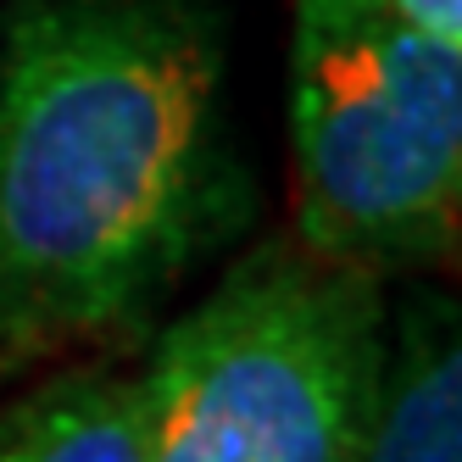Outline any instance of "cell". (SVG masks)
Masks as SVG:
<instances>
[{"instance_id":"3","label":"cell","mask_w":462,"mask_h":462,"mask_svg":"<svg viewBox=\"0 0 462 462\" xmlns=\"http://www.w3.org/2000/svg\"><path fill=\"white\" fill-rule=\"evenodd\" d=\"M295 240L351 268H407L457 245L462 51L368 0H295L290 28Z\"/></svg>"},{"instance_id":"2","label":"cell","mask_w":462,"mask_h":462,"mask_svg":"<svg viewBox=\"0 0 462 462\" xmlns=\"http://www.w3.org/2000/svg\"><path fill=\"white\" fill-rule=\"evenodd\" d=\"M390 351L384 284L268 240L156 340L151 462H351Z\"/></svg>"},{"instance_id":"5","label":"cell","mask_w":462,"mask_h":462,"mask_svg":"<svg viewBox=\"0 0 462 462\" xmlns=\"http://www.w3.org/2000/svg\"><path fill=\"white\" fill-rule=\"evenodd\" d=\"M0 462H151L145 384L73 368L0 407Z\"/></svg>"},{"instance_id":"6","label":"cell","mask_w":462,"mask_h":462,"mask_svg":"<svg viewBox=\"0 0 462 462\" xmlns=\"http://www.w3.org/2000/svg\"><path fill=\"white\" fill-rule=\"evenodd\" d=\"M368 6L384 12L390 23L412 28V34H423V40L462 51V0H368Z\"/></svg>"},{"instance_id":"4","label":"cell","mask_w":462,"mask_h":462,"mask_svg":"<svg viewBox=\"0 0 462 462\" xmlns=\"http://www.w3.org/2000/svg\"><path fill=\"white\" fill-rule=\"evenodd\" d=\"M351 462H462V340L446 295L390 318L379 402Z\"/></svg>"},{"instance_id":"1","label":"cell","mask_w":462,"mask_h":462,"mask_svg":"<svg viewBox=\"0 0 462 462\" xmlns=\"http://www.w3.org/2000/svg\"><path fill=\"white\" fill-rule=\"evenodd\" d=\"M223 0H6L0 374L112 346L240 223Z\"/></svg>"}]
</instances>
